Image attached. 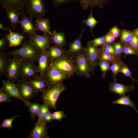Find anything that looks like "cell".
I'll return each mask as SVG.
<instances>
[{"instance_id": "cell-1", "label": "cell", "mask_w": 138, "mask_h": 138, "mask_svg": "<svg viewBox=\"0 0 138 138\" xmlns=\"http://www.w3.org/2000/svg\"><path fill=\"white\" fill-rule=\"evenodd\" d=\"M41 52L29 39L24 41L21 47L14 51H9L8 54L13 57L24 61H37Z\"/></svg>"}, {"instance_id": "cell-2", "label": "cell", "mask_w": 138, "mask_h": 138, "mask_svg": "<svg viewBox=\"0 0 138 138\" xmlns=\"http://www.w3.org/2000/svg\"><path fill=\"white\" fill-rule=\"evenodd\" d=\"M66 90L67 88L63 82L52 85L42 93V100L43 103L47 105L50 108L56 110V103L60 95Z\"/></svg>"}, {"instance_id": "cell-3", "label": "cell", "mask_w": 138, "mask_h": 138, "mask_svg": "<svg viewBox=\"0 0 138 138\" xmlns=\"http://www.w3.org/2000/svg\"><path fill=\"white\" fill-rule=\"evenodd\" d=\"M72 57L75 67V73L77 76L89 77L90 76L91 66L85 50Z\"/></svg>"}, {"instance_id": "cell-4", "label": "cell", "mask_w": 138, "mask_h": 138, "mask_svg": "<svg viewBox=\"0 0 138 138\" xmlns=\"http://www.w3.org/2000/svg\"><path fill=\"white\" fill-rule=\"evenodd\" d=\"M50 63L71 77L75 73L76 68L73 57L67 54H64L57 60Z\"/></svg>"}, {"instance_id": "cell-5", "label": "cell", "mask_w": 138, "mask_h": 138, "mask_svg": "<svg viewBox=\"0 0 138 138\" xmlns=\"http://www.w3.org/2000/svg\"><path fill=\"white\" fill-rule=\"evenodd\" d=\"M43 76L47 83L48 87L56 83L63 82L71 77L61 71L50 63Z\"/></svg>"}, {"instance_id": "cell-6", "label": "cell", "mask_w": 138, "mask_h": 138, "mask_svg": "<svg viewBox=\"0 0 138 138\" xmlns=\"http://www.w3.org/2000/svg\"><path fill=\"white\" fill-rule=\"evenodd\" d=\"M25 8L27 14L32 19L43 18L45 16V5L42 0H28Z\"/></svg>"}, {"instance_id": "cell-7", "label": "cell", "mask_w": 138, "mask_h": 138, "mask_svg": "<svg viewBox=\"0 0 138 138\" xmlns=\"http://www.w3.org/2000/svg\"><path fill=\"white\" fill-rule=\"evenodd\" d=\"M22 61L21 59L14 57L11 58L4 74L7 80L14 82L20 79L19 70Z\"/></svg>"}, {"instance_id": "cell-8", "label": "cell", "mask_w": 138, "mask_h": 138, "mask_svg": "<svg viewBox=\"0 0 138 138\" xmlns=\"http://www.w3.org/2000/svg\"><path fill=\"white\" fill-rule=\"evenodd\" d=\"M19 93L23 100L25 106H27L29 100L34 98L38 93L36 91L26 80L20 79L16 84Z\"/></svg>"}, {"instance_id": "cell-9", "label": "cell", "mask_w": 138, "mask_h": 138, "mask_svg": "<svg viewBox=\"0 0 138 138\" xmlns=\"http://www.w3.org/2000/svg\"><path fill=\"white\" fill-rule=\"evenodd\" d=\"M34 62L31 61H22L20 68L19 74L22 79L30 80L38 75L37 66L35 65Z\"/></svg>"}, {"instance_id": "cell-10", "label": "cell", "mask_w": 138, "mask_h": 138, "mask_svg": "<svg viewBox=\"0 0 138 138\" xmlns=\"http://www.w3.org/2000/svg\"><path fill=\"white\" fill-rule=\"evenodd\" d=\"M30 41L40 50L41 53L46 52L51 42V35L49 34L29 35Z\"/></svg>"}, {"instance_id": "cell-11", "label": "cell", "mask_w": 138, "mask_h": 138, "mask_svg": "<svg viewBox=\"0 0 138 138\" xmlns=\"http://www.w3.org/2000/svg\"><path fill=\"white\" fill-rule=\"evenodd\" d=\"M100 48L92 44L89 41L85 47V51L90 62L91 66V73L94 74L95 70L97 66L99 61Z\"/></svg>"}, {"instance_id": "cell-12", "label": "cell", "mask_w": 138, "mask_h": 138, "mask_svg": "<svg viewBox=\"0 0 138 138\" xmlns=\"http://www.w3.org/2000/svg\"><path fill=\"white\" fill-rule=\"evenodd\" d=\"M22 18L19 21L20 26L22 30V33H26L29 35L30 34H37L34 26L32 21V19L27 16L24 10L21 14Z\"/></svg>"}, {"instance_id": "cell-13", "label": "cell", "mask_w": 138, "mask_h": 138, "mask_svg": "<svg viewBox=\"0 0 138 138\" xmlns=\"http://www.w3.org/2000/svg\"><path fill=\"white\" fill-rule=\"evenodd\" d=\"M84 30H82L78 37L68 44L69 49L66 54L72 57L85 51V48L83 46L82 42Z\"/></svg>"}, {"instance_id": "cell-14", "label": "cell", "mask_w": 138, "mask_h": 138, "mask_svg": "<svg viewBox=\"0 0 138 138\" xmlns=\"http://www.w3.org/2000/svg\"><path fill=\"white\" fill-rule=\"evenodd\" d=\"M28 138H49L47 124L36 123Z\"/></svg>"}, {"instance_id": "cell-15", "label": "cell", "mask_w": 138, "mask_h": 138, "mask_svg": "<svg viewBox=\"0 0 138 138\" xmlns=\"http://www.w3.org/2000/svg\"><path fill=\"white\" fill-rule=\"evenodd\" d=\"M29 84L37 92L45 91L48 87L47 82L43 76L37 75L28 81Z\"/></svg>"}, {"instance_id": "cell-16", "label": "cell", "mask_w": 138, "mask_h": 138, "mask_svg": "<svg viewBox=\"0 0 138 138\" xmlns=\"http://www.w3.org/2000/svg\"><path fill=\"white\" fill-rule=\"evenodd\" d=\"M28 0H0V3L5 9L11 8L17 10L21 14Z\"/></svg>"}, {"instance_id": "cell-17", "label": "cell", "mask_w": 138, "mask_h": 138, "mask_svg": "<svg viewBox=\"0 0 138 138\" xmlns=\"http://www.w3.org/2000/svg\"><path fill=\"white\" fill-rule=\"evenodd\" d=\"M134 88V86L133 85L130 86H126L116 82H113L110 83L109 91L117 94L121 97L124 96L126 93L131 92Z\"/></svg>"}, {"instance_id": "cell-18", "label": "cell", "mask_w": 138, "mask_h": 138, "mask_svg": "<svg viewBox=\"0 0 138 138\" xmlns=\"http://www.w3.org/2000/svg\"><path fill=\"white\" fill-rule=\"evenodd\" d=\"M34 27L36 31H40L43 32L44 34H52L50 20L48 19L42 17L37 18L34 23Z\"/></svg>"}, {"instance_id": "cell-19", "label": "cell", "mask_w": 138, "mask_h": 138, "mask_svg": "<svg viewBox=\"0 0 138 138\" xmlns=\"http://www.w3.org/2000/svg\"><path fill=\"white\" fill-rule=\"evenodd\" d=\"M2 87L12 97L24 101L20 97L18 88L16 84L14 82L8 80H3Z\"/></svg>"}, {"instance_id": "cell-20", "label": "cell", "mask_w": 138, "mask_h": 138, "mask_svg": "<svg viewBox=\"0 0 138 138\" xmlns=\"http://www.w3.org/2000/svg\"><path fill=\"white\" fill-rule=\"evenodd\" d=\"M47 51L41 53L37 61L38 65L37 67V71L40 73V75L42 76H43L50 63V58Z\"/></svg>"}, {"instance_id": "cell-21", "label": "cell", "mask_w": 138, "mask_h": 138, "mask_svg": "<svg viewBox=\"0 0 138 138\" xmlns=\"http://www.w3.org/2000/svg\"><path fill=\"white\" fill-rule=\"evenodd\" d=\"M47 50V52L49 57L50 63L55 62L67 53V50L65 49L60 48L57 46L50 45Z\"/></svg>"}, {"instance_id": "cell-22", "label": "cell", "mask_w": 138, "mask_h": 138, "mask_svg": "<svg viewBox=\"0 0 138 138\" xmlns=\"http://www.w3.org/2000/svg\"><path fill=\"white\" fill-rule=\"evenodd\" d=\"M83 10H87L89 7L93 8L98 7L103 8L110 0H78Z\"/></svg>"}, {"instance_id": "cell-23", "label": "cell", "mask_w": 138, "mask_h": 138, "mask_svg": "<svg viewBox=\"0 0 138 138\" xmlns=\"http://www.w3.org/2000/svg\"><path fill=\"white\" fill-rule=\"evenodd\" d=\"M51 37V43L60 48H63L67 43L65 34L63 32H58L56 30L52 32Z\"/></svg>"}, {"instance_id": "cell-24", "label": "cell", "mask_w": 138, "mask_h": 138, "mask_svg": "<svg viewBox=\"0 0 138 138\" xmlns=\"http://www.w3.org/2000/svg\"><path fill=\"white\" fill-rule=\"evenodd\" d=\"M9 33L5 36L9 42L8 47H16L20 45L24 38V37L21 34L13 32L9 29Z\"/></svg>"}, {"instance_id": "cell-25", "label": "cell", "mask_w": 138, "mask_h": 138, "mask_svg": "<svg viewBox=\"0 0 138 138\" xmlns=\"http://www.w3.org/2000/svg\"><path fill=\"white\" fill-rule=\"evenodd\" d=\"M5 9L10 20L11 26L14 30L17 24L19 23V18L21 13L17 10L11 8H7Z\"/></svg>"}, {"instance_id": "cell-26", "label": "cell", "mask_w": 138, "mask_h": 138, "mask_svg": "<svg viewBox=\"0 0 138 138\" xmlns=\"http://www.w3.org/2000/svg\"><path fill=\"white\" fill-rule=\"evenodd\" d=\"M10 55L0 51V76L4 75L5 70L11 59Z\"/></svg>"}, {"instance_id": "cell-27", "label": "cell", "mask_w": 138, "mask_h": 138, "mask_svg": "<svg viewBox=\"0 0 138 138\" xmlns=\"http://www.w3.org/2000/svg\"><path fill=\"white\" fill-rule=\"evenodd\" d=\"M134 33L129 30L124 29L120 30L119 38L120 41L124 44H128L133 37Z\"/></svg>"}, {"instance_id": "cell-28", "label": "cell", "mask_w": 138, "mask_h": 138, "mask_svg": "<svg viewBox=\"0 0 138 138\" xmlns=\"http://www.w3.org/2000/svg\"><path fill=\"white\" fill-rule=\"evenodd\" d=\"M124 63L121 59L114 61L112 63L110 67V70L112 73V78L114 82H116L118 80L117 74L119 72L122 65Z\"/></svg>"}, {"instance_id": "cell-29", "label": "cell", "mask_w": 138, "mask_h": 138, "mask_svg": "<svg viewBox=\"0 0 138 138\" xmlns=\"http://www.w3.org/2000/svg\"><path fill=\"white\" fill-rule=\"evenodd\" d=\"M120 59H121L118 58L116 56L101 49L100 48L99 61H106L112 63L114 61Z\"/></svg>"}, {"instance_id": "cell-30", "label": "cell", "mask_w": 138, "mask_h": 138, "mask_svg": "<svg viewBox=\"0 0 138 138\" xmlns=\"http://www.w3.org/2000/svg\"><path fill=\"white\" fill-rule=\"evenodd\" d=\"M113 104L127 105L130 106L134 109L138 113V110L135 106V104L129 98V95H125L120 97L119 99L112 101Z\"/></svg>"}, {"instance_id": "cell-31", "label": "cell", "mask_w": 138, "mask_h": 138, "mask_svg": "<svg viewBox=\"0 0 138 138\" xmlns=\"http://www.w3.org/2000/svg\"><path fill=\"white\" fill-rule=\"evenodd\" d=\"M41 105L38 102H32L29 101L27 106L28 111L30 114L32 122L37 116V114Z\"/></svg>"}, {"instance_id": "cell-32", "label": "cell", "mask_w": 138, "mask_h": 138, "mask_svg": "<svg viewBox=\"0 0 138 138\" xmlns=\"http://www.w3.org/2000/svg\"><path fill=\"white\" fill-rule=\"evenodd\" d=\"M93 8H91L90 13L88 18L86 19L83 20L82 21L83 23H84L86 26H88L89 28L91 34L95 38L92 31L93 28H95L96 26L99 23L98 22L95 18L93 15Z\"/></svg>"}, {"instance_id": "cell-33", "label": "cell", "mask_w": 138, "mask_h": 138, "mask_svg": "<svg viewBox=\"0 0 138 138\" xmlns=\"http://www.w3.org/2000/svg\"><path fill=\"white\" fill-rule=\"evenodd\" d=\"M109 62L105 61H99L97 65L99 66L102 73V76L104 78L107 72L110 70V64Z\"/></svg>"}, {"instance_id": "cell-34", "label": "cell", "mask_w": 138, "mask_h": 138, "mask_svg": "<svg viewBox=\"0 0 138 138\" xmlns=\"http://www.w3.org/2000/svg\"><path fill=\"white\" fill-rule=\"evenodd\" d=\"M50 108L49 106L44 103L41 105L37 114L38 120L37 123H42L44 115L47 111L50 110Z\"/></svg>"}, {"instance_id": "cell-35", "label": "cell", "mask_w": 138, "mask_h": 138, "mask_svg": "<svg viewBox=\"0 0 138 138\" xmlns=\"http://www.w3.org/2000/svg\"><path fill=\"white\" fill-rule=\"evenodd\" d=\"M10 95L2 87L0 89V103L10 102L12 101Z\"/></svg>"}, {"instance_id": "cell-36", "label": "cell", "mask_w": 138, "mask_h": 138, "mask_svg": "<svg viewBox=\"0 0 138 138\" xmlns=\"http://www.w3.org/2000/svg\"><path fill=\"white\" fill-rule=\"evenodd\" d=\"M112 45L116 56L118 58L121 59V56L123 53V44L119 41L117 42H114Z\"/></svg>"}, {"instance_id": "cell-37", "label": "cell", "mask_w": 138, "mask_h": 138, "mask_svg": "<svg viewBox=\"0 0 138 138\" xmlns=\"http://www.w3.org/2000/svg\"><path fill=\"white\" fill-rule=\"evenodd\" d=\"M19 116L18 114L15 115L10 119H6L3 120L0 126V128H8L12 129V122L15 119Z\"/></svg>"}, {"instance_id": "cell-38", "label": "cell", "mask_w": 138, "mask_h": 138, "mask_svg": "<svg viewBox=\"0 0 138 138\" xmlns=\"http://www.w3.org/2000/svg\"><path fill=\"white\" fill-rule=\"evenodd\" d=\"M123 44V53L124 57L129 55H134L138 57V52L135 50L128 44Z\"/></svg>"}, {"instance_id": "cell-39", "label": "cell", "mask_w": 138, "mask_h": 138, "mask_svg": "<svg viewBox=\"0 0 138 138\" xmlns=\"http://www.w3.org/2000/svg\"><path fill=\"white\" fill-rule=\"evenodd\" d=\"M119 72H121L126 77H129L132 80L133 83L137 81L136 79L134 78L132 76L133 73H131L127 65L124 63L122 65Z\"/></svg>"}, {"instance_id": "cell-40", "label": "cell", "mask_w": 138, "mask_h": 138, "mask_svg": "<svg viewBox=\"0 0 138 138\" xmlns=\"http://www.w3.org/2000/svg\"><path fill=\"white\" fill-rule=\"evenodd\" d=\"M88 41L93 45L98 47H101L106 43V40L104 36L95 38Z\"/></svg>"}, {"instance_id": "cell-41", "label": "cell", "mask_w": 138, "mask_h": 138, "mask_svg": "<svg viewBox=\"0 0 138 138\" xmlns=\"http://www.w3.org/2000/svg\"><path fill=\"white\" fill-rule=\"evenodd\" d=\"M53 120L60 121L62 119L67 117L63 111H57L52 113Z\"/></svg>"}, {"instance_id": "cell-42", "label": "cell", "mask_w": 138, "mask_h": 138, "mask_svg": "<svg viewBox=\"0 0 138 138\" xmlns=\"http://www.w3.org/2000/svg\"><path fill=\"white\" fill-rule=\"evenodd\" d=\"M128 44L138 52V38L135 34L132 39Z\"/></svg>"}, {"instance_id": "cell-43", "label": "cell", "mask_w": 138, "mask_h": 138, "mask_svg": "<svg viewBox=\"0 0 138 138\" xmlns=\"http://www.w3.org/2000/svg\"><path fill=\"white\" fill-rule=\"evenodd\" d=\"M100 48L115 56L114 50L112 44L106 43Z\"/></svg>"}, {"instance_id": "cell-44", "label": "cell", "mask_w": 138, "mask_h": 138, "mask_svg": "<svg viewBox=\"0 0 138 138\" xmlns=\"http://www.w3.org/2000/svg\"><path fill=\"white\" fill-rule=\"evenodd\" d=\"M109 31L113 36L117 39L120 36V30L117 26H115L112 27Z\"/></svg>"}, {"instance_id": "cell-45", "label": "cell", "mask_w": 138, "mask_h": 138, "mask_svg": "<svg viewBox=\"0 0 138 138\" xmlns=\"http://www.w3.org/2000/svg\"><path fill=\"white\" fill-rule=\"evenodd\" d=\"M52 120V113L49 110L44 114L42 123L45 124H47V123H50Z\"/></svg>"}, {"instance_id": "cell-46", "label": "cell", "mask_w": 138, "mask_h": 138, "mask_svg": "<svg viewBox=\"0 0 138 138\" xmlns=\"http://www.w3.org/2000/svg\"><path fill=\"white\" fill-rule=\"evenodd\" d=\"M104 36L106 40V43H107L112 44L116 39L109 31Z\"/></svg>"}, {"instance_id": "cell-47", "label": "cell", "mask_w": 138, "mask_h": 138, "mask_svg": "<svg viewBox=\"0 0 138 138\" xmlns=\"http://www.w3.org/2000/svg\"><path fill=\"white\" fill-rule=\"evenodd\" d=\"M76 0H52V3L55 7H57L59 5L65 4L69 2H72Z\"/></svg>"}, {"instance_id": "cell-48", "label": "cell", "mask_w": 138, "mask_h": 138, "mask_svg": "<svg viewBox=\"0 0 138 138\" xmlns=\"http://www.w3.org/2000/svg\"><path fill=\"white\" fill-rule=\"evenodd\" d=\"M8 41L7 38L6 36H3L0 39V50H5L7 48L5 47V45Z\"/></svg>"}, {"instance_id": "cell-49", "label": "cell", "mask_w": 138, "mask_h": 138, "mask_svg": "<svg viewBox=\"0 0 138 138\" xmlns=\"http://www.w3.org/2000/svg\"><path fill=\"white\" fill-rule=\"evenodd\" d=\"M0 30H5L9 31V29L5 28L3 26V24L0 23Z\"/></svg>"}, {"instance_id": "cell-50", "label": "cell", "mask_w": 138, "mask_h": 138, "mask_svg": "<svg viewBox=\"0 0 138 138\" xmlns=\"http://www.w3.org/2000/svg\"><path fill=\"white\" fill-rule=\"evenodd\" d=\"M133 32L138 38V31L136 29L133 30Z\"/></svg>"}, {"instance_id": "cell-51", "label": "cell", "mask_w": 138, "mask_h": 138, "mask_svg": "<svg viewBox=\"0 0 138 138\" xmlns=\"http://www.w3.org/2000/svg\"><path fill=\"white\" fill-rule=\"evenodd\" d=\"M138 31V28L136 29Z\"/></svg>"}, {"instance_id": "cell-52", "label": "cell", "mask_w": 138, "mask_h": 138, "mask_svg": "<svg viewBox=\"0 0 138 138\" xmlns=\"http://www.w3.org/2000/svg\"><path fill=\"white\" fill-rule=\"evenodd\" d=\"M137 82L138 84V80H137Z\"/></svg>"}]
</instances>
